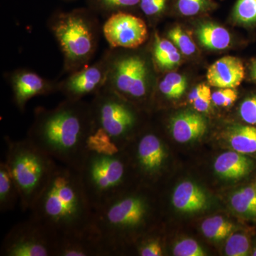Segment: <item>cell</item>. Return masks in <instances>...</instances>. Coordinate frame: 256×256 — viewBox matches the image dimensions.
<instances>
[{"mask_svg":"<svg viewBox=\"0 0 256 256\" xmlns=\"http://www.w3.org/2000/svg\"><path fill=\"white\" fill-rule=\"evenodd\" d=\"M166 82H169L182 96L184 94L188 88V80L182 74L171 72L166 74L163 78Z\"/></svg>","mask_w":256,"mask_h":256,"instance_id":"35","label":"cell"},{"mask_svg":"<svg viewBox=\"0 0 256 256\" xmlns=\"http://www.w3.org/2000/svg\"><path fill=\"white\" fill-rule=\"evenodd\" d=\"M12 90L13 101L20 112H24L28 100L38 96L58 92V82L48 80L28 68L13 70L8 76Z\"/></svg>","mask_w":256,"mask_h":256,"instance_id":"12","label":"cell"},{"mask_svg":"<svg viewBox=\"0 0 256 256\" xmlns=\"http://www.w3.org/2000/svg\"><path fill=\"white\" fill-rule=\"evenodd\" d=\"M232 18L236 23L244 26L256 24V0H237Z\"/></svg>","mask_w":256,"mask_h":256,"instance_id":"26","label":"cell"},{"mask_svg":"<svg viewBox=\"0 0 256 256\" xmlns=\"http://www.w3.org/2000/svg\"><path fill=\"white\" fill-rule=\"evenodd\" d=\"M152 60L154 68L166 70L178 66L181 62L182 56L172 42L162 38L156 32L152 50Z\"/></svg>","mask_w":256,"mask_h":256,"instance_id":"19","label":"cell"},{"mask_svg":"<svg viewBox=\"0 0 256 256\" xmlns=\"http://www.w3.org/2000/svg\"><path fill=\"white\" fill-rule=\"evenodd\" d=\"M90 104L96 128L104 130L120 149L124 150L139 122L131 101L104 86L94 96Z\"/></svg>","mask_w":256,"mask_h":256,"instance_id":"8","label":"cell"},{"mask_svg":"<svg viewBox=\"0 0 256 256\" xmlns=\"http://www.w3.org/2000/svg\"><path fill=\"white\" fill-rule=\"evenodd\" d=\"M206 87L207 86L204 84H200V85L195 87L192 90V92H190V95H188V102L191 104H193V102L203 94V92H204Z\"/></svg>","mask_w":256,"mask_h":256,"instance_id":"37","label":"cell"},{"mask_svg":"<svg viewBox=\"0 0 256 256\" xmlns=\"http://www.w3.org/2000/svg\"><path fill=\"white\" fill-rule=\"evenodd\" d=\"M168 36L183 54L191 56L196 52L194 42L180 26L171 28L168 33Z\"/></svg>","mask_w":256,"mask_h":256,"instance_id":"29","label":"cell"},{"mask_svg":"<svg viewBox=\"0 0 256 256\" xmlns=\"http://www.w3.org/2000/svg\"><path fill=\"white\" fill-rule=\"evenodd\" d=\"M250 242L248 237L244 234H230L225 246L226 254L228 256H246L248 255Z\"/></svg>","mask_w":256,"mask_h":256,"instance_id":"28","label":"cell"},{"mask_svg":"<svg viewBox=\"0 0 256 256\" xmlns=\"http://www.w3.org/2000/svg\"><path fill=\"white\" fill-rule=\"evenodd\" d=\"M64 56V72L72 74L88 65L98 46L100 26L89 8L58 12L48 21Z\"/></svg>","mask_w":256,"mask_h":256,"instance_id":"4","label":"cell"},{"mask_svg":"<svg viewBox=\"0 0 256 256\" xmlns=\"http://www.w3.org/2000/svg\"><path fill=\"white\" fill-rule=\"evenodd\" d=\"M58 236L30 217L16 224L5 235L1 256H56Z\"/></svg>","mask_w":256,"mask_h":256,"instance_id":"9","label":"cell"},{"mask_svg":"<svg viewBox=\"0 0 256 256\" xmlns=\"http://www.w3.org/2000/svg\"><path fill=\"white\" fill-rule=\"evenodd\" d=\"M239 114L246 124H256V95L250 96L242 101L239 108Z\"/></svg>","mask_w":256,"mask_h":256,"instance_id":"34","label":"cell"},{"mask_svg":"<svg viewBox=\"0 0 256 256\" xmlns=\"http://www.w3.org/2000/svg\"><path fill=\"white\" fill-rule=\"evenodd\" d=\"M56 256H105L92 228L80 234L58 236Z\"/></svg>","mask_w":256,"mask_h":256,"instance_id":"15","label":"cell"},{"mask_svg":"<svg viewBox=\"0 0 256 256\" xmlns=\"http://www.w3.org/2000/svg\"><path fill=\"white\" fill-rule=\"evenodd\" d=\"M232 208L247 218H256V186H249L234 192L230 198Z\"/></svg>","mask_w":256,"mask_h":256,"instance_id":"23","label":"cell"},{"mask_svg":"<svg viewBox=\"0 0 256 256\" xmlns=\"http://www.w3.org/2000/svg\"><path fill=\"white\" fill-rule=\"evenodd\" d=\"M6 142V162L20 192L23 212L30 210L58 164L28 138Z\"/></svg>","mask_w":256,"mask_h":256,"instance_id":"6","label":"cell"},{"mask_svg":"<svg viewBox=\"0 0 256 256\" xmlns=\"http://www.w3.org/2000/svg\"><path fill=\"white\" fill-rule=\"evenodd\" d=\"M149 202L146 195L129 190L94 212L92 230L105 256L124 254L142 232L148 222Z\"/></svg>","mask_w":256,"mask_h":256,"instance_id":"3","label":"cell"},{"mask_svg":"<svg viewBox=\"0 0 256 256\" xmlns=\"http://www.w3.org/2000/svg\"><path fill=\"white\" fill-rule=\"evenodd\" d=\"M252 256H256V247L254 249V252H252Z\"/></svg>","mask_w":256,"mask_h":256,"instance_id":"39","label":"cell"},{"mask_svg":"<svg viewBox=\"0 0 256 256\" xmlns=\"http://www.w3.org/2000/svg\"><path fill=\"white\" fill-rule=\"evenodd\" d=\"M172 203L180 212L194 213L206 206V195L196 184L185 181L175 188L172 196Z\"/></svg>","mask_w":256,"mask_h":256,"instance_id":"17","label":"cell"},{"mask_svg":"<svg viewBox=\"0 0 256 256\" xmlns=\"http://www.w3.org/2000/svg\"><path fill=\"white\" fill-rule=\"evenodd\" d=\"M126 48H109L106 87L131 102L144 100L151 89V69L146 57Z\"/></svg>","mask_w":256,"mask_h":256,"instance_id":"7","label":"cell"},{"mask_svg":"<svg viewBox=\"0 0 256 256\" xmlns=\"http://www.w3.org/2000/svg\"><path fill=\"white\" fill-rule=\"evenodd\" d=\"M30 212L58 236L92 229L94 210L78 172L60 163Z\"/></svg>","mask_w":256,"mask_h":256,"instance_id":"2","label":"cell"},{"mask_svg":"<svg viewBox=\"0 0 256 256\" xmlns=\"http://www.w3.org/2000/svg\"><path fill=\"white\" fill-rule=\"evenodd\" d=\"M196 35L202 46L207 50H226L232 42L228 30L213 22L200 24L196 28Z\"/></svg>","mask_w":256,"mask_h":256,"instance_id":"20","label":"cell"},{"mask_svg":"<svg viewBox=\"0 0 256 256\" xmlns=\"http://www.w3.org/2000/svg\"><path fill=\"white\" fill-rule=\"evenodd\" d=\"M214 166L216 172L220 178L226 180H239L252 171V161L238 152H227L216 158Z\"/></svg>","mask_w":256,"mask_h":256,"instance_id":"18","label":"cell"},{"mask_svg":"<svg viewBox=\"0 0 256 256\" xmlns=\"http://www.w3.org/2000/svg\"><path fill=\"white\" fill-rule=\"evenodd\" d=\"M214 6L212 0H176V8L183 16H192L206 12Z\"/></svg>","mask_w":256,"mask_h":256,"instance_id":"27","label":"cell"},{"mask_svg":"<svg viewBox=\"0 0 256 256\" xmlns=\"http://www.w3.org/2000/svg\"><path fill=\"white\" fill-rule=\"evenodd\" d=\"M136 248L141 256H162L164 254L161 240L154 236H144L138 240Z\"/></svg>","mask_w":256,"mask_h":256,"instance_id":"30","label":"cell"},{"mask_svg":"<svg viewBox=\"0 0 256 256\" xmlns=\"http://www.w3.org/2000/svg\"><path fill=\"white\" fill-rule=\"evenodd\" d=\"M212 98L216 106L228 107L238 98V92L235 88H220L212 94Z\"/></svg>","mask_w":256,"mask_h":256,"instance_id":"33","label":"cell"},{"mask_svg":"<svg viewBox=\"0 0 256 256\" xmlns=\"http://www.w3.org/2000/svg\"><path fill=\"white\" fill-rule=\"evenodd\" d=\"M212 94L210 88L207 86L203 94L192 104L194 108L200 112H205L210 110L212 102Z\"/></svg>","mask_w":256,"mask_h":256,"instance_id":"36","label":"cell"},{"mask_svg":"<svg viewBox=\"0 0 256 256\" xmlns=\"http://www.w3.org/2000/svg\"><path fill=\"white\" fill-rule=\"evenodd\" d=\"M95 128L90 102L66 98L54 108L35 109L26 138L57 162L78 171Z\"/></svg>","mask_w":256,"mask_h":256,"instance_id":"1","label":"cell"},{"mask_svg":"<svg viewBox=\"0 0 256 256\" xmlns=\"http://www.w3.org/2000/svg\"><path fill=\"white\" fill-rule=\"evenodd\" d=\"M227 139L234 151L244 154L256 153V128L252 124L230 128Z\"/></svg>","mask_w":256,"mask_h":256,"instance_id":"21","label":"cell"},{"mask_svg":"<svg viewBox=\"0 0 256 256\" xmlns=\"http://www.w3.org/2000/svg\"><path fill=\"white\" fill-rule=\"evenodd\" d=\"M169 128L172 136L176 142L186 143L198 139L204 134L207 122L198 111L185 110L170 119Z\"/></svg>","mask_w":256,"mask_h":256,"instance_id":"16","label":"cell"},{"mask_svg":"<svg viewBox=\"0 0 256 256\" xmlns=\"http://www.w3.org/2000/svg\"><path fill=\"white\" fill-rule=\"evenodd\" d=\"M132 162L130 164L136 166L144 178H152L158 175L164 164L166 158V149L161 138L152 132H144L138 137L132 144Z\"/></svg>","mask_w":256,"mask_h":256,"instance_id":"13","label":"cell"},{"mask_svg":"<svg viewBox=\"0 0 256 256\" xmlns=\"http://www.w3.org/2000/svg\"><path fill=\"white\" fill-rule=\"evenodd\" d=\"M102 34L111 48L136 50L148 38L146 22L129 12H119L108 18L102 28Z\"/></svg>","mask_w":256,"mask_h":256,"instance_id":"11","label":"cell"},{"mask_svg":"<svg viewBox=\"0 0 256 256\" xmlns=\"http://www.w3.org/2000/svg\"><path fill=\"white\" fill-rule=\"evenodd\" d=\"M234 228L233 224L220 216L206 218L201 225L204 235L213 240H220L227 238L232 234Z\"/></svg>","mask_w":256,"mask_h":256,"instance_id":"25","label":"cell"},{"mask_svg":"<svg viewBox=\"0 0 256 256\" xmlns=\"http://www.w3.org/2000/svg\"><path fill=\"white\" fill-rule=\"evenodd\" d=\"M169 0H140L139 8L146 16L156 18L162 14Z\"/></svg>","mask_w":256,"mask_h":256,"instance_id":"32","label":"cell"},{"mask_svg":"<svg viewBox=\"0 0 256 256\" xmlns=\"http://www.w3.org/2000/svg\"><path fill=\"white\" fill-rule=\"evenodd\" d=\"M89 9L107 18L119 12L139 8L140 0H86Z\"/></svg>","mask_w":256,"mask_h":256,"instance_id":"24","label":"cell"},{"mask_svg":"<svg viewBox=\"0 0 256 256\" xmlns=\"http://www.w3.org/2000/svg\"><path fill=\"white\" fill-rule=\"evenodd\" d=\"M20 192L6 162L0 163V210L2 213L14 210L20 202Z\"/></svg>","mask_w":256,"mask_h":256,"instance_id":"22","label":"cell"},{"mask_svg":"<svg viewBox=\"0 0 256 256\" xmlns=\"http://www.w3.org/2000/svg\"><path fill=\"white\" fill-rule=\"evenodd\" d=\"M245 77L244 64L232 56L222 57L212 64L207 70V82L218 88H236Z\"/></svg>","mask_w":256,"mask_h":256,"instance_id":"14","label":"cell"},{"mask_svg":"<svg viewBox=\"0 0 256 256\" xmlns=\"http://www.w3.org/2000/svg\"><path fill=\"white\" fill-rule=\"evenodd\" d=\"M173 255L176 256H204V250L201 246L192 238H184L175 244L172 249Z\"/></svg>","mask_w":256,"mask_h":256,"instance_id":"31","label":"cell"},{"mask_svg":"<svg viewBox=\"0 0 256 256\" xmlns=\"http://www.w3.org/2000/svg\"><path fill=\"white\" fill-rule=\"evenodd\" d=\"M250 75L252 80L256 82V60H254L252 64V68H250Z\"/></svg>","mask_w":256,"mask_h":256,"instance_id":"38","label":"cell"},{"mask_svg":"<svg viewBox=\"0 0 256 256\" xmlns=\"http://www.w3.org/2000/svg\"><path fill=\"white\" fill-rule=\"evenodd\" d=\"M132 168L124 150L112 152L88 150L77 172L94 212L130 190Z\"/></svg>","mask_w":256,"mask_h":256,"instance_id":"5","label":"cell"},{"mask_svg":"<svg viewBox=\"0 0 256 256\" xmlns=\"http://www.w3.org/2000/svg\"><path fill=\"white\" fill-rule=\"evenodd\" d=\"M108 70L107 50L95 63L70 74L67 78L58 82V92L70 100H82L86 96H94L105 86Z\"/></svg>","mask_w":256,"mask_h":256,"instance_id":"10","label":"cell"}]
</instances>
